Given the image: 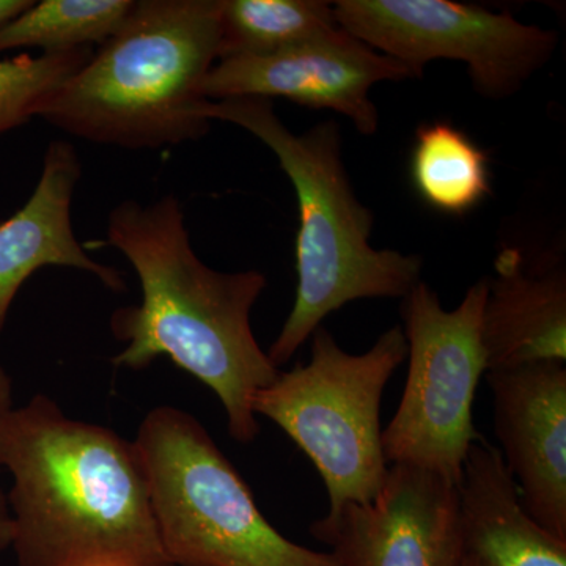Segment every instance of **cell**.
I'll return each mask as SVG.
<instances>
[{
    "mask_svg": "<svg viewBox=\"0 0 566 566\" xmlns=\"http://www.w3.org/2000/svg\"><path fill=\"white\" fill-rule=\"evenodd\" d=\"M107 244L132 263L142 290L139 305L112 314V333L126 344L112 363L144 370L169 357L218 395L234 441H255L260 423L253 397L281 371L251 326L252 307L268 285L264 274L207 266L193 252L175 196L117 205L107 219Z\"/></svg>",
    "mask_w": 566,
    "mask_h": 566,
    "instance_id": "cell-1",
    "label": "cell"
},
{
    "mask_svg": "<svg viewBox=\"0 0 566 566\" xmlns=\"http://www.w3.org/2000/svg\"><path fill=\"white\" fill-rule=\"evenodd\" d=\"M0 465L21 566H174L134 441L35 395L0 416Z\"/></svg>",
    "mask_w": 566,
    "mask_h": 566,
    "instance_id": "cell-2",
    "label": "cell"
},
{
    "mask_svg": "<svg viewBox=\"0 0 566 566\" xmlns=\"http://www.w3.org/2000/svg\"><path fill=\"white\" fill-rule=\"evenodd\" d=\"M205 120L233 123L274 153L300 208L296 296L268 357L285 365L324 319L359 300H403L422 281L423 260L370 243L374 212L356 193L342 159L337 123L294 134L264 98L205 102Z\"/></svg>",
    "mask_w": 566,
    "mask_h": 566,
    "instance_id": "cell-3",
    "label": "cell"
},
{
    "mask_svg": "<svg viewBox=\"0 0 566 566\" xmlns=\"http://www.w3.org/2000/svg\"><path fill=\"white\" fill-rule=\"evenodd\" d=\"M221 0H142L36 112L99 145L158 150L199 140L200 87L219 61Z\"/></svg>",
    "mask_w": 566,
    "mask_h": 566,
    "instance_id": "cell-4",
    "label": "cell"
},
{
    "mask_svg": "<svg viewBox=\"0 0 566 566\" xmlns=\"http://www.w3.org/2000/svg\"><path fill=\"white\" fill-rule=\"evenodd\" d=\"M153 513L174 566H342L283 536L196 417L151 409L136 441Z\"/></svg>",
    "mask_w": 566,
    "mask_h": 566,
    "instance_id": "cell-5",
    "label": "cell"
},
{
    "mask_svg": "<svg viewBox=\"0 0 566 566\" xmlns=\"http://www.w3.org/2000/svg\"><path fill=\"white\" fill-rule=\"evenodd\" d=\"M403 327L379 335L363 354L345 352L326 327L312 335L311 360L279 371L253 397V415L277 424L311 458L322 475L329 512L370 504L387 472L381 401L406 360Z\"/></svg>",
    "mask_w": 566,
    "mask_h": 566,
    "instance_id": "cell-6",
    "label": "cell"
},
{
    "mask_svg": "<svg viewBox=\"0 0 566 566\" xmlns=\"http://www.w3.org/2000/svg\"><path fill=\"white\" fill-rule=\"evenodd\" d=\"M488 277L469 286L453 311L420 281L401 304L408 376L400 405L382 430L387 464H406L460 482L480 438L474 401L488 364L482 315Z\"/></svg>",
    "mask_w": 566,
    "mask_h": 566,
    "instance_id": "cell-7",
    "label": "cell"
},
{
    "mask_svg": "<svg viewBox=\"0 0 566 566\" xmlns=\"http://www.w3.org/2000/svg\"><path fill=\"white\" fill-rule=\"evenodd\" d=\"M337 24L422 77L433 61L464 63L479 95H516L553 57L558 33L453 0H338Z\"/></svg>",
    "mask_w": 566,
    "mask_h": 566,
    "instance_id": "cell-8",
    "label": "cell"
},
{
    "mask_svg": "<svg viewBox=\"0 0 566 566\" xmlns=\"http://www.w3.org/2000/svg\"><path fill=\"white\" fill-rule=\"evenodd\" d=\"M403 63L334 31L268 55H233L208 71L200 93L208 102L285 98L316 111L344 115L364 136H374L379 115L370 92L387 81L411 80Z\"/></svg>",
    "mask_w": 566,
    "mask_h": 566,
    "instance_id": "cell-9",
    "label": "cell"
},
{
    "mask_svg": "<svg viewBox=\"0 0 566 566\" xmlns=\"http://www.w3.org/2000/svg\"><path fill=\"white\" fill-rule=\"evenodd\" d=\"M311 534L342 566H461L465 556L457 483L389 464L370 504H346L312 523Z\"/></svg>",
    "mask_w": 566,
    "mask_h": 566,
    "instance_id": "cell-10",
    "label": "cell"
},
{
    "mask_svg": "<svg viewBox=\"0 0 566 566\" xmlns=\"http://www.w3.org/2000/svg\"><path fill=\"white\" fill-rule=\"evenodd\" d=\"M499 452L532 517L566 539V365H517L485 375Z\"/></svg>",
    "mask_w": 566,
    "mask_h": 566,
    "instance_id": "cell-11",
    "label": "cell"
},
{
    "mask_svg": "<svg viewBox=\"0 0 566 566\" xmlns=\"http://www.w3.org/2000/svg\"><path fill=\"white\" fill-rule=\"evenodd\" d=\"M81 174L76 148L70 142H51L31 199L0 222V334L21 286L43 266L76 268L114 292L126 289L122 274L95 262L74 237L71 203Z\"/></svg>",
    "mask_w": 566,
    "mask_h": 566,
    "instance_id": "cell-12",
    "label": "cell"
},
{
    "mask_svg": "<svg viewBox=\"0 0 566 566\" xmlns=\"http://www.w3.org/2000/svg\"><path fill=\"white\" fill-rule=\"evenodd\" d=\"M482 342L488 371L566 360V270L560 259L528 260L505 248L486 275Z\"/></svg>",
    "mask_w": 566,
    "mask_h": 566,
    "instance_id": "cell-13",
    "label": "cell"
},
{
    "mask_svg": "<svg viewBox=\"0 0 566 566\" xmlns=\"http://www.w3.org/2000/svg\"><path fill=\"white\" fill-rule=\"evenodd\" d=\"M465 554L486 566H566V539L527 512L497 447L471 446L457 485Z\"/></svg>",
    "mask_w": 566,
    "mask_h": 566,
    "instance_id": "cell-14",
    "label": "cell"
},
{
    "mask_svg": "<svg viewBox=\"0 0 566 566\" xmlns=\"http://www.w3.org/2000/svg\"><path fill=\"white\" fill-rule=\"evenodd\" d=\"M409 178L422 202L442 214H468L491 193L486 153L449 122L417 128Z\"/></svg>",
    "mask_w": 566,
    "mask_h": 566,
    "instance_id": "cell-15",
    "label": "cell"
},
{
    "mask_svg": "<svg viewBox=\"0 0 566 566\" xmlns=\"http://www.w3.org/2000/svg\"><path fill=\"white\" fill-rule=\"evenodd\" d=\"M337 28L333 2L221 0L219 61L274 54Z\"/></svg>",
    "mask_w": 566,
    "mask_h": 566,
    "instance_id": "cell-16",
    "label": "cell"
},
{
    "mask_svg": "<svg viewBox=\"0 0 566 566\" xmlns=\"http://www.w3.org/2000/svg\"><path fill=\"white\" fill-rule=\"evenodd\" d=\"M133 0H43L0 25V54L40 48L55 54L111 39L134 9Z\"/></svg>",
    "mask_w": 566,
    "mask_h": 566,
    "instance_id": "cell-17",
    "label": "cell"
},
{
    "mask_svg": "<svg viewBox=\"0 0 566 566\" xmlns=\"http://www.w3.org/2000/svg\"><path fill=\"white\" fill-rule=\"evenodd\" d=\"M93 48L0 61V134L36 117L39 107L93 55Z\"/></svg>",
    "mask_w": 566,
    "mask_h": 566,
    "instance_id": "cell-18",
    "label": "cell"
},
{
    "mask_svg": "<svg viewBox=\"0 0 566 566\" xmlns=\"http://www.w3.org/2000/svg\"><path fill=\"white\" fill-rule=\"evenodd\" d=\"M13 408V385L9 374L0 367V416ZM11 546V515L7 494L0 490V554Z\"/></svg>",
    "mask_w": 566,
    "mask_h": 566,
    "instance_id": "cell-19",
    "label": "cell"
},
{
    "mask_svg": "<svg viewBox=\"0 0 566 566\" xmlns=\"http://www.w3.org/2000/svg\"><path fill=\"white\" fill-rule=\"evenodd\" d=\"M33 0H0V25L6 24L14 17L29 9Z\"/></svg>",
    "mask_w": 566,
    "mask_h": 566,
    "instance_id": "cell-20",
    "label": "cell"
},
{
    "mask_svg": "<svg viewBox=\"0 0 566 566\" xmlns=\"http://www.w3.org/2000/svg\"><path fill=\"white\" fill-rule=\"evenodd\" d=\"M461 566H486L479 560V558L471 556V554H465L463 558V565Z\"/></svg>",
    "mask_w": 566,
    "mask_h": 566,
    "instance_id": "cell-21",
    "label": "cell"
}]
</instances>
